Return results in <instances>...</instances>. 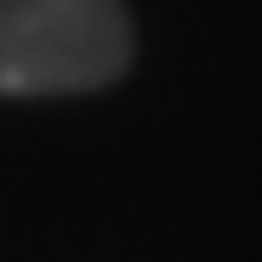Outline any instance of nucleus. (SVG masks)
Segmentation results:
<instances>
[{
	"instance_id": "nucleus-1",
	"label": "nucleus",
	"mask_w": 262,
	"mask_h": 262,
	"mask_svg": "<svg viewBox=\"0 0 262 262\" xmlns=\"http://www.w3.org/2000/svg\"><path fill=\"white\" fill-rule=\"evenodd\" d=\"M122 0H0V94H88L128 70Z\"/></svg>"
}]
</instances>
